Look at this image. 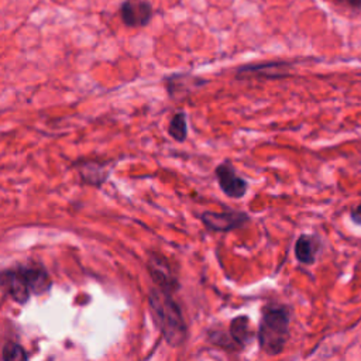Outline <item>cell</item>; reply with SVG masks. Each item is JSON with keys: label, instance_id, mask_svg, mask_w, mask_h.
<instances>
[{"label": "cell", "instance_id": "cell-1", "mask_svg": "<svg viewBox=\"0 0 361 361\" xmlns=\"http://www.w3.org/2000/svg\"><path fill=\"white\" fill-rule=\"evenodd\" d=\"M151 309L157 324L171 345H180L186 337V326L178 305L162 289H154L149 295Z\"/></svg>", "mask_w": 361, "mask_h": 361}, {"label": "cell", "instance_id": "cell-2", "mask_svg": "<svg viewBox=\"0 0 361 361\" xmlns=\"http://www.w3.org/2000/svg\"><path fill=\"white\" fill-rule=\"evenodd\" d=\"M289 316L285 307H267L258 329L259 347L269 355L281 353L289 336Z\"/></svg>", "mask_w": 361, "mask_h": 361}, {"label": "cell", "instance_id": "cell-3", "mask_svg": "<svg viewBox=\"0 0 361 361\" xmlns=\"http://www.w3.org/2000/svg\"><path fill=\"white\" fill-rule=\"evenodd\" d=\"M202 223L213 231H230L234 228L241 227L244 223L250 220V217L237 210H227V212H204L200 214Z\"/></svg>", "mask_w": 361, "mask_h": 361}, {"label": "cell", "instance_id": "cell-4", "mask_svg": "<svg viewBox=\"0 0 361 361\" xmlns=\"http://www.w3.org/2000/svg\"><path fill=\"white\" fill-rule=\"evenodd\" d=\"M290 63L288 62H265L257 65H245L237 69L235 78L237 79H247V78H261V79H282L289 75Z\"/></svg>", "mask_w": 361, "mask_h": 361}, {"label": "cell", "instance_id": "cell-5", "mask_svg": "<svg viewBox=\"0 0 361 361\" xmlns=\"http://www.w3.org/2000/svg\"><path fill=\"white\" fill-rule=\"evenodd\" d=\"M216 178H217V182L220 185V189L230 197H234V199H238V197H243L247 192V188H248V183L245 182V179L240 178L233 165H230L228 162H224V164H220L216 171Z\"/></svg>", "mask_w": 361, "mask_h": 361}, {"label": "cell", "instance_id": "cell-6", "mask_svg": "<svg viewBox=\"0 0 361 361\" xmlns=\"http://www.w3.org/2000/svg\"><path fill=\"white\" fill-rule=\"evenodd\" d=\"M152 7L145 0H127L121 4V18L127 27L138 28L149 23Z\"/></svg>", "mask_w": 361, "mask_h": 361}, {"label": "cell", "instance_id": "cell-7", "mask_svg": "<svg viewBox=\"0 0 361 361\" xmlns=\"http://www.w3.org/2000/svg\"><path fill=\"white\" fill-rule=\"evenodd\" d=\"M149 272L157 283L161 285L162 290L169 293L176 288V276L165 258L152 255L149 259Z\"/></svg>", "mask_w": 361, "mask_h": 361}, {"label": "cell", "instance_id": "cell-8", "mask_svg": "<svg viewBox=\"0 0 361 361\" xmlns=\"http://www.w3.org/2000/svg\"><path fill=\"white\" fill-rule=\"evenodd\" d=\"M166 82V89L171 97H175L176 94H183L190 92L192 89L202 86L206 83V80L188 75V73H179V75H172L165 79Z\"/></svg>", "mask_w": 361, "mask_h": 361}, {"label": "cell", "instance_id": "cell-9", "mask_svg": "<svg viewBox=\"0 0 361 361\" xmlns=\"http://www.w3.org/2000/svg\"><path fill=\"white\" fill-rule=\"evenodd\" d=\"M3 282L7 286L13 299H16L20 303L27 302V299L30 296V286L25 279L24 271H11V272L6 274Z\"/></svg>", "mask_w": 361, "mask_h": 361}, {"label": "cell", "instance_id": "cell-10", "mask_svg": "<svg viewBox=\"0 0 361 361\" xmlns=\"http://www.w3.org/2000/svg\"><path fill=\"white\" fill-rule=\"evenodd\" d=\"M319 243L312 235H300L295 243V255L303 264H312L314 261Z\"/></svg>", "mask_w": 361, "mask_h": 361}, {"label": "cell", "instance_id": "cell-11", "mask_svg": "<svg viewBox=\"0 0 361 361\" xmlns=\"http://www.w3.org/2000/svg\"><path fill=\"white\" fill-rule=\"evenodd\" d=\"M230 336H231V340L238 347H244L251 340V336H252L248 317L237 316L235 319H233L230 324Z\"/></svg>", "mask_w": 361, "mask_h": 361}, {"label": "cell", "instance_id": "cell-12", "mask_svg": "<svg viewBox=\"0 0 361 361\" xmlns=\"http://www.w3.org/2000/svg\"><path fill=\"white\" fill-rule=\"evenodd\" d=\"M24 275L28 282L30 290H32L34 293H42V292L48 290L51 281L44 269H38V268L24 269Z\"/></svg>", "mask_w": 361, "mask_h": 361}, {"label": "cell", "instance_id": "cell-13", "mask_svg": "<svg viewBox=\"0 0 361 361\" xmlns=\"http://www.w3.org/2000/svg\"><path fill=\"white\" fill-rule=\"evenodd\" d=\"M168 131L175 141L178 142L185 141L188 135V123H186V114L183 111H178L176 114H173V117L169 121Z\"/></svg>", "mask_w": 361, "mask_h": 361}, {"label": "cell", "instance_id": "cell-14", "mask_svg": "<svg viewBox=\"0 0 361 361\" xmlns=\"http://www.w3.org/2000/svg\"><path fill=\"white\" fill-rule=\"evenodd\" d=\"M3 360L4 361H27V354L16 343H8L3 348Z\"/></svg>", "mask_w": 361, "mask_h": 361}, {"label": "cell", "instance_id": "cell-15", "mask_svg": "<svg viewBox=\"0 0 361 361\" xmlns=\"http://www.w3.org/2000/svg\"><path fill=\"white\" fill-rule=\"evenodd\" d=\"M334 1L337 4L344 6L345 8H350V10H354V11L361 10V0H334Z\"/></svg>", "mask_w": 361, "mask_h": 361}, {"label": "cell", "instance_id": "cell-16", "mask_svg": "<svg viewBox=\"0 0 361 361\" xmlns=\"http://www.w3.org/2000/svg\"><path fill=\"white\" fill-rule=\"evenodd\" d=\"M351 220H353L355 224L361 226V203H360L358 206H355V207L351 210Z\"/></svg>", "mask_w": 361, "mask_h": 361}]
</instances>
